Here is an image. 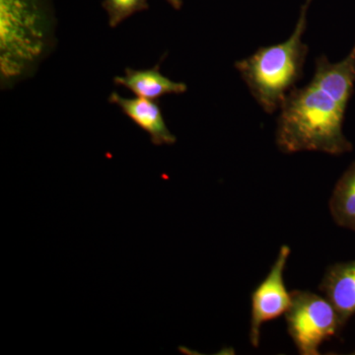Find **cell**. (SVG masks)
Here are the masks:
<instances>
[{"instance_id":"obj_1","label":"cell","mask_w":355,"mask_h":355,"mask_svg":"<svg viewBox=\"0 0 355 355\" xmlns=\"http://www.w3.org/2000/svg\"><path fill=\"white\" fill-rule=\"evenodd\" d=\"M355 84V44L349 55L333 64L316 60L312 80L293 88L280 106L275 140L284 153L318 151L342 155L352 150L343 125Z\"/></svg>"},{"instance_id":"obj_2","label":"cell","mask_w":355,"mask_h":355,"mask_svg":"<svg viewBox=\"0 0 355 355\" xmlns=\"http://www.w3.org/2000/svg\"><path fill=\"white\" fill-rule=\"evenodd\" d=\"M311 1L306 0L289 39L260 48L253 55L235 64V69L239 71L252 96L266 113H275L303 76L308 53L303 34L307 26Z\"/></svg>"},{"instance_id":"obj_3","label":"cell","mask_w":355,"mask_h":355,"mask_svg":"<svg viewBox=\"0 0 355 355\" xmlns=\"http://www.w3.org/2000/svg\"><path fill=\"white\" fill-rule=\"evenodd\" d=\"M1 76H27L50 46L51 23L44 0H1Z\"/></svg>"},{"instance_id":"obj_4","label":"cell","mask_w":355,"mask_h":355,"mask_svg":"<svg viewBox=\"0 0 355 355\" xmlns=\"http://www.w3.org/2000/svg\"><path fill=\"white\" fill-rule=\"evenodd\" d=\"M284 315L289 336L302 355L320 354L323 343L345 327L328 298L308 291L291 292V304Z\"/></svg>"},{"instance_id":"obj_5","label":"cell","mask_w":355,"mask_h":355,"mask_svg":"<svg viewBox=\"0 0 355 355\" xmlns=\"http://www.w3.org/2000/svg\"><path fill=\"white\" fill-rule=\"evenodd\" d=\"M291 253V247L282 245L270 272L252 294L249 338L254 347L260 345L263 324L286 314L291 304V293L287 291L284 279Z\"/></svg>"},{"instance_id":"obj_6","label":"cell","mask_w":355,"mask_h":355,"mask_svg":"<svg viewBox=\"0 0 355 355\" xmlns=\"http://www.w3.org/2000/svg\"><path fill=\"white\" fill-rule=\"evenodd\" d=\"M109 102L118 106L137 127L148 133L154 146H173L176 142V137L166 125L157 102L139 97L125 98L118 92L109 96Z\"/></svg>"},{"instance_id":"obj_7","label":"cell","mask_w":355,"mask_h":355,"mask_svg":"<svg viewBox=\"0 0 355 355\" xmlns=\"http://www.w3.org/2000/svg\"><path fill=\"white\" fill-rule=\"evenodd\" d=\"M319 289L345 324L355 314V260L329 266Z\"/></svg>"},{"instance_id":"obj_8","label":"cell","mask_w":355,"mask_h":355,"mask_svg":"<svg viewBox=\"0 0 355 355\" xmlns=\"http://www.w3.org/2000/svg\"><path fill=\"white\" fill-rule=\"evenodd\" d=\"M114 83L132 91L135 97L153 101L165 95L183 94L188 90L186 84L176 83L163 76L159 64L149 69H133L128 67L125 70V76L114 77Z\"/></svg>"},{"instance_id":"obj_9","label":"cell","mask_w":355,"mask_h":355,"mask_svg":"<svg viewBox=\"0 0 355 355\" xmlns=\"http://www.w3.org/2000/svg\"><path fill=\"white\" fill-rule=\"evenodd\" d=\"M329 207L338 226L355 231V161L336 183Z\"/></svg>"},{"instance_id":"obj_10","label":"cell","mask_w":355,"mask_h":355,"mask_svg":"<svg viewBox=\"0 0 355 355\" xmlns=\"http://www.w3.org/2000/svg\"><path fill=\"white\" fill-rule=\"evenodd\" d=\"M103 8L108 16L110 27H118L135 13L149 8L148 0H104Z\"/></svg>"},{"instance_id":"obj_11","label":"cell","mask_w":355,"mask_h":355,"mask_svg":"<svg viewBox=\"0 0 355 355\" xmlns=\"http://www.w3.org/2000/svg\"><path fill=\"white\" fill-rule=\"evenodd\" d=\"M175 9V10H180L183 6V0H166Z\"/></svg>"}]
</instances>
